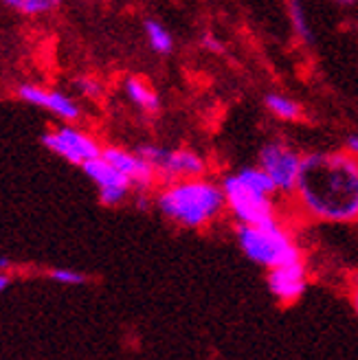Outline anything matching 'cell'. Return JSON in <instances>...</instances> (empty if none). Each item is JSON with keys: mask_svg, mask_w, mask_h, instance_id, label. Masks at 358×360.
<instances>
[{"mask_svg": "<svg viewBox=\"0 0 358 360\" xmlns=\"http://www.w3.org/2000/svg\"><path fill=\"white\" fill-rule=\"evenodd\" d=\"M290 207L303 222L358 224V156L347 148L306 154Z\"/></svg>", "mask_w": 358, "mask_h": 360, "instance_id": "obj_1", "label": "cell"}, {"mask_svg": "<svg viewBox=\"0 0 358 360\" xmlns=\"http://www.w3.org/2000/svg\"><path fill=\"white\" fill-rule=\"evenodd\" d=\"M154 207L170 224L185 231H207L226 213L222 185L209 176L163 183L156 189Z\"/></svg>", "mask_w": 358, "mask_h": 360, "instance_id": "obj_2", "label": "cell"}, {"mask_svg": "<svg viewBox=\"0 0 358 360\" xmlns=\"http://www.w3.org/2000/svg\"><path fill=\"white\" fill-rule=\"evenodd\" d=\"M220 185L226 213L234 218L236 226H253L279 218L277 189L260 165L231 172L220 180Z\"/></svg>", "mask_w": 358, "mask_h": 360, "instance_id": "obj_3", "label": "cell"}, {"mask_svg": "<svg viewBox=\"0 0 358 360\" xmlns=\"http://www.w3.org/2000/svg\"><path fill=\"white\" fill-rule=\"evenodd\" d=\"M236 242L242 255L264 270L303 259V248L295 231L281 218L253 226H236Z\"/></svg>", "mask_w": 358, "mask_h": 360, "instance_id": "obj_4", "label": "cell"}, {"mask_svg": "<svg viewBox=\"0 0 358 360\" xmlns=\"http://www.w3.org/2000/svg\"><path fill=\"white\" fill-rule=\"evenodd\" d=\"M148 163L154 167L158 183H174V180L187 178H203L209 176V163L200 152H193L189 148H160V146H141L136 150Z\"/></svg>", "mask_w": 358, "mask_h": 360, "instance_id": "obj_5", "label": "cell"}, {"mask_svg": "<svg viewBox=\"0 0 358 360\" xmlns=\"http://www.w3.org/2000/svg\"><path fill=\"white\" fill-rule=\"evenodd\" d=\"M303 156L295 148H290L288 143L281 141H271L260 150V167L271 176L273 185L277 189L279 198H293L299 176L303 169Z\"/></svg>", "mask_w": 358, "mask_h": 360, "instance_id": "obj_6", "label": "cell"}, {"mask_svg": "<svg viewBox=\"0 0 358 360\" xmlns=\"http://www.w3.org/2000/svg\"><path fill=\"white\" fill-rule=\"evenodd\" d=\"M40 141L49 152H53L56 156L64 158L66 163L77 165V167H84L88 160L99 158L103 152V148L99 146V141L93 134L84 132L73 123L56 125V128L46 130Z\"/></svg>", "mask_w": 358, "mask_h": 360, "instance_id": "obj_7", "label": "cell"}, {"mask_svg": "<svg viewBox=\"0 0 358 360\" xmlns=\"http://www.w3.org/2000/svg\"><path fill=\"white\" fill-rule=\"evenodd\" d=\"M266 288L271 297L281 305H293L303 299L310 288V268L306 259L266 270Z\"/></svg>", "mask_w": 358, "mask_h": 360, "instance_id": "obj_8", "label": "cell"}, {"mask_svg": "<svg viewBox=\"0 0 358 360\" xmlns=\"http://www.w3.org/2000/svg\"><path fill=\"white\" fill-rule=\"evenodd\" d=\"M88 180L99 191V202L103 207H119L128 200V195L134 191L128 176H123L115 165H110L103 156L88 160L82 167Z\"/></svg>", "mask_w": 358, "mask_h": 360, "instance_id": "obj_9", "label": "cell"}, {"mask_svg": "<svg viewBox=\"0 0 358 360\" xmlns=\"http://www.w3.org/2000/svg\"><path fill=\"white\" fill-rule=\"evenodd\" d=\"M15 95L20 101L46 110L64 123H77L82 119V105L62 90L46 88L40 84H20L15 88Z\"/></svg>", "mask_w": 358, "mask_h": 360, "instance_id": "obj_10", "label": "cell"}, {"mask_svg": "<svg viewBox=\"0 0 358 360\" xmlns=\"http://www.w3.org/2000/svg\"><path fill=\"white\" fill-rule=\"evenodd\" d=\"M101 156L108 160L110 165H115L123 176H128L134 191H139V193H148L158 183V176H156L154 167L139 152L108 146V148H103Z\"/></svg>", "mask_w": 358, "mask_h": 360, "instance_id": "obj_11", "label": "cell"}, {"mask_svg": "<svg viewBox=\"0 0 358 360\" xmlns=\"http://www.w3.org/2000/svg\"><path fill=\"white\" fill-rule=\"evenodd\" d=\"M123 90H125V97H128L139 110L154 115L160 110V97L156 95V90L152 88V84L143 77H125L123 82Z\"/></svg>", "mask_w": 358, "mask_h": 360, "instance_id": "obj_12", "label": "cell"}, {"mask_svg": "<svg viewBox=\"0 0 358 360\" xmlns=\"http://www.w3.org/2000/svg\"><path fill=\"white\" fill-rule=\"evenodd\" d=\"M143 31H146L148 44L152 46L154 53H158V56H170L174 49V38L165 25H160L158 20H146L143 22Z\"/></svg>", "mask_w": 358, "mask_h": 360, "instance_id": "obj_13", "label": "cell"}, {"mask_svg": "<svg viewBox=\"0 0 358 360\" xmlns=\"http://www.w3.org/2000/svg\"><path fill=\"white\" fill-rule=\"evenodd\" d=\"M266 108L271 110L277 119L281 121H299L303 110H301V105L290 99V97H286V95H277V93H271V95H266L264 99Z\"/></svg>", "mask_w": 358, "mask_h": 360, "instance_id": "obj_14", "label": "cell"}, {"mask_svg": "<svg viewBox=\"0 0 358 360\" xmlns=\"http://www.w3.org/2000/svg\"><path fill=\"white\" fill-rule=\"evenodd\" d=\"M9 9H15L23 15H46L51 11H56L62 0H3Z\"/></svg>", "mask_w": 358, "mask_h": 360, "instance_id": "obj_15", "label": "cell"}, {"mask_svg": "<svg viewBox=\"0 0 358 360\" xmlns=\"http://www.w3.org/2000/svg\"><path fill=\"white\" fill-rule=\"evenodd\" d=\"M288 18L293 22V29L295 33L303 42H312V29H310V22H308V15H306V9L299 3V0H288Z\"/></svg>", "mask_w": 358, "mask_h": 360, "instance_id": "obj_16", "label": "cell"}, {"mask_svg": "<svg viewBox=\"0 0 358 360\" xmlns=\"http://www.w3.org/2000/svg\"><path fill=\"white\" fill-rule=\"evenodd\" d=\"M73 86H75V90L82 95V97H86V99H101V95H103V84L97 79V77H93V75H82V77H77L75 82H73Z\"/></svg>", "mask_w": 358, "mask_h": 360, "instance_id": "obj_17", "label": "cell"}, {"mask_svg": "<svg viewBox=\"0 0 358 360\" xmlns=\"http://www.w3.org/2000/svg\"><path fill=\"white\" fill-rule=\"evenodd\" d=\"M49 277L56 283H62V285H84L88 281L84 273L73 270V268H51Z\"/></svg>", "mask_w": 358, "mask_h": 360, "instance_id": "obj_18", "label": "cell"}, {"mask_svg": "<svg viewBox=\"0 0 358 360\" xmlns=\"http://www.w3.org/2000/svg\"><path fill=\"white\" fill-rule=\"evenodd\" d=\"M203 46L207 51H211V53H222V42L216 38V35H211V33H207L205 38H203Z\"/></svg>", "mask_w": 358, "mask_h": 360, "instance_id": "obj_19", "label": "cell"}, {"mask_svg": "<svg viewBox=\"0 0 358 360\" xmlns=\"http://www.w3.org/2000/svg\"><path fill=\"white\" fill-rule=\"evenodd\" d=\"M345 148H347L350 152H354V154L358 156V134H354V136H350V139L345 141Z\"/></svg>", "mask_w": 358, "mask_h": 360, "instance_id": "obj_20", "label": "cell"}, {"mask_svg": "<svg viewBox=\"0 0 358 360\" xmlns=\"http://www.w3.org/2000/svg\"><path fill=\"white\" fill-rule=\"evenodd\" d=\"M9 285H11V277H9V273H0V295H3Z\"/></svg>", "mask_w": 358, "mask_h": 360, "instance_id": "obj_21", "label": "cell"}, {"mask_svg": "<svg viewBox=\"0 0 358 360\" xmlns=\"http://www.w3.org/2000/svg\"><path fill=\"white\" fill-rule=\"evenodd\" d=\"M11 268H13V264L9 257H0V273H9Z\"/></svg>", "mask_w": 358, "mask_h": 360, "instance_id": "obj_22", "label": "cell"}, {"mask_svg": "<svg viewBox=\"0 0 358 360\" xmlns=\"http://www.w3.org/2000/svg\"><path fill=\"white\" fill-rule=\"evenodd\" d=\"M350 301H352L354 312L358 314V290H352V288H350Z\"/></svg>", "mask_w": 358, "mask_h": 360, "instance_id": "obj_23", "label": "cell"}, {"mask_svg": "<svg viewBox=\"0 0 358 360\" xmlns=\"http://www.w3.org/2000/svg\"><path fill=\"white\" fill-rule=\"evenodd\" d=\"M336 3H338V5H343V7H352V5L356 3V0H336Z\"/></svg>", "mask_w": 358, "mask_h": 360, "instance_id": "obj_24", "label": "cell"}]
</instances>
